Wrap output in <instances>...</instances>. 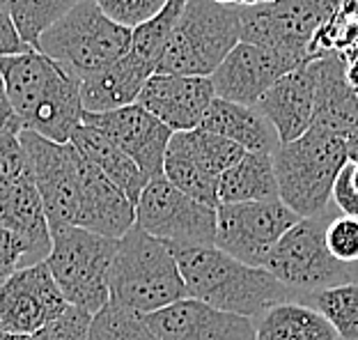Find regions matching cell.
<instances>
[{
	"instance_id": "6",
	"label": "cell",
	"mask_w": 358,
	"mask_h": 340,
	"mask_svg": "<svg viewBox=\"0 0 358 340\" xmlns=\"http://www.w3.org/2000/svg\"><path fill=\"white\" fill-rule=\"evenodd\" d=\"M239 42V7L218 5L214 0H186L157 64V74L211 78Z\"/></svg>"
},
{
	"instance_id": "37",
	"label": "cell",
	"mask_w": 358,
	"mask_h": 340,
	"mask_svg": "<svg viewBox=\"0 0 358 340\" xmlns=\"http://www.w3.org/2000/svg\"><path fill=\"white\" fill-rule=\"evenodd\" d=\"M26 51H30V46L23 44V39L16 32L10 5H7V0H0V58H10V55H19Z\"/></svg>"
},
{
	"instance_id": "23",
	"label": "cell",
	"mask_w": 358,
	"mask_h": 340,
	"mask_svg": "<svg viewBox=\"0 0 358 340\" xmlns=\"http://www.w3.org/2000/svg\"><path fill=\"white\" fill-rule=\"evenodd\" d=\"M200 129L223 136L246 152L273 155L280 145L273 127L255 106H241V104L218 99V97L211 101Z\"/></svg>"
},
{
	"instance_id": "21",
	"label": "cell",
	"mask_w": 358,
	"mask_h": 340,
	"mask_svg": "<svg viewBox=\"0 0 358 340\" xmlns=\"http://www.w3.org/2000/svg\"><path fill=\"white\" fill-rule=\"evenodd\" d=\"M69 143L74 145V150L90 166L99 170L110 184H115L134 207L138 205L141 193L150 184V180L134 164V159H129L108 136L90 125H78L74 134H71Z\"/></svg>"
},
{
	"instance_id": "8",
	"label": "cell",
	"mask_w": 358,
	"mask_h": 340,
	"mask_svg": "<svg viewBox=\"0 0 358 340\" xmlns=\"http://www.w3.org/2000/svg\"><path fill=\"white\" fill-rule=\"evenodd\" d=\"M347 0H271L239 7L241 42L313 60L315 37L336 19Z\"/></svg>"
},
{
	"instance_id": "9",
	"label": "cell",
	"mask_w": 358,
	"mask_h": 340,
	"mask_svg": "<svg viewBox=\"0 0 358 340\" xmlns=\"http://www.w3.org/2000/svg\"><path fill=\"white\" fill-rule=\"evenodd\" d=\"M329 214L301 221L282 234V239L268 255L264 269L303 302L308 295L333 285L352 283L349 267L340 264L327 248Z\"/></svg>"
},
{
	"instance_id": "28",
	"label": "cell",
	"mask_w": 358,
	"mask_h": 340,
	"mask_svg": "<svg viewBox=\"0 0 358 340\" xmlns=\"http://www.w3.org/2000/svg\"><path fill=\"white\" fill-rule=\"evenodd\" d=\"M327 318L340 340H358V283H343L308 295L303 302Z\"/></svg>"
},
{
	"instance_id": "12",
	"label": "cell",
	"mask_w": 358,
	"mask_h": 340,
	"mask_svg": "<svg viewBox=\"0 0 358 340\" xmlns=\"http://www.w3.org/2000/svg\"><path fill=\"white\" fill-rule=\"evenodd\" d=\"M21 143L28 152L32 182H35L48 228L76 225L80 212V166L83 157L71 143H53L42 136L23 132Z\"/></svg>"
},
{
	"instance_id": "7",
	"label": "cell",
	"mask_w": 358,
	"mask_h": 340,
	"mask_svg": "<svg viewBox=\"0 0 358 340\" xmlns=\"http://www.w3.org/2000/svg\"><path fill=\"white\" fill-rule=\"evenodd\" d=\"M120 239L101 237L76 225L51 230L46 267L69 306L96 315L110 302V269Z\"/></svg>"
},
{
	"instance_id": "41",
	"label": "cell",
	"mask_w": 358,
	"mask_h": 340,
	"mask_svg": "<svg viewBox=\"0 0 358 340\" xmlns=\"http://www.w3.org/2000/svg\"><path fill=\"white\" fill-rule=\"evenodd\" d=\"M349 276H352V283H358V264L349 267Z\"/></svg>"
},
{
	"instance_id": "35",
	"label": "cell",
	"mask_w": 358,
	"mask_h": 340,
	"mask_svg": "<svg viewBox=\"0 0 358 340\" xmlns=\"http://www.w3.org/2000/svg\"><path fill=\"white\" fill-rule=\"evenodd\" d=\"M331 200L336 202L340 214L358 218V159H349L340 170Z\"/></svg>"
},
{
	"instance_id": "32",
	"label": "cell",
	"mask_w": 358,
	"mask_h": 340,
	"mask_svg": "<svg viewBox=\"0 0 358 340\" xmlns=\"http://www.w3.org/2000/svg\"><path fill=\"white\" fill-rule=\"evenodd\" d=\"M327 248L340 264H358V218L340 214L327 223Z\"/></svg>"
},
{
	"instance_id": "18",
	"label": "cell",
	"mask_w": 358,
	"mask_h": 340,
	"mask_svg": "<svg viewBox=\"0 0 358 340\" xmlns=\"http://www.w3.org/2000/svg\"><path fill=\"white\" fill-rule=\"evenodd\" d=\"M315 85L317 67L315 60H310L275 80L271 90L257 101L255 108L273 127L280 145L296 141L313 129Z\"/></svg>"
},
{
	"instance_id": "26",
	"label": "cell",
	"mask_w": 358,
	"mask_h": 340,
	"mask_svg": "<svg viewBox=\"0 0 358 340\" xmlns=\"http://www.w3.org/2000/svg\"><path fill=\"white\" fill-rule=\"evenodd\" d=\"M255 340H340L322 313L313 306L285 302L255 320Z\"/></svg>"
},
{
	"instance_id": "31",
	"label": "cell",
	"mask_w": 358,
	"mask_h": 340,
	"mask_svg": "<svg viewBox=\"0 0 358 340\" xmlns=\"http://www.w3.org/2000/svg\"><path fill=\"white\" fill-rule=\"evenodd\" d=\"M32 180L28 152L21 143V129L0 132V189Z\"/></svg>"
},
{
	"instance_id": "36",
	"label": "cell",
	"mask_w": 358,
	"mask_h": 340,
	"mask_svg": "<svg viewBox=\"0 0 358 340\" xmlns=\"http://www.w3.org/2000/svg\"><path fill=\"white\" fill-rule=\"evenodd\" d=\"M28 267V250L14 232L0 225V283Z\"/></svg>"
},
{
	"instance_id": "38",
	"label": "cell",
	"mask_w": 358,
	"mask_h": 340,
	"mask_svg": "<svg viewBox=\"0 0 358 340\" xmlns=\"http://www.w3.org/2000/svg\"><path fill=\"white\" fill-rule=\"evenodd\" d=\"M3 129H21V127H19V122H16L10 97H7V90H5L3 74H0V132H3Z\"/></svg>"
},
{
	"instance_id": "10",
	"label": "cell",
	"mask_w": 358,
	"mask_h": 340,
	"mask_svg": "<svg viewBox=\"0 0 358 340\" xmlns=\"http://www.w3.org/2000/svg\"><path fill=\"white\" fill-rule=\"evenodd\" d=\"M136 228L173 248L214 246L216 209L184 196L164 175L154 177L136 205Z\"/></svg>"
},
{
	"instance_id": "24",
	"label": "cell",
	"mask_w": 358,
	"mask_h": 340,
	"mask_svg": "<svg viewBox=\"0 0 358 340\" xmlns=\"http://www.w3.org/2000/svg\"><path fill=\"white\" fill-rule=\"evenodd\" d=\"M164 177L184 196L218 209V175L195 152L189 132L173 134L164 159Z\"/></svg>"
},
{
	"instance_id": "40",
	"label": "cell",
	"mask_w": 358,
	"mask_h": 340,
	"mask_svg": "<svg viewBox=\"0 0 358 340\" xmlns=\"http://www.w3.org/2000/svg\"><path fill=\"white\" fill-rule=\"evenodd\" d=\"M218 5H227V7H241V5H250L253 0H214Z\"/></svg>"
},
{
	"instance_id": "5",
	"label": "cell",
	"mask_w": 358,
	"mask_h": 340,
	"mask_svg": "<svg viewBox=\"0 0 358 340\" xmlns=\"http://www.w3.org/2000/svg\"><path fill=\"white\" fill-rule=\"evenodd\" d=\"M129 48L131 30L110 21L94 0H83L39 37L35 51L83 80L122 60Z\"/></svg>"
},
{
	"instance_id": "15",
	"label": "cell",
	"mask_w": 358,
	"mask_h": 340,
	"mask_svg": "<svg viewBox=\"0 0 358 340\" xmlns=\"http://www.w3.org/2000/svg\"><path fill=\"white\" fill-rule=\"evenodd\" d=\"M83 125L108 136L129 159H134L148 180L164 175V159L173 132L141 104L110 113H83Z\"/></svg>"
},
{
	"instance_id": "33",
	"label": "cell",
	"mask_w": 358,
	"mask_h": 340,
	"mask_svg": "<svg viewBox=\"0 0 358 340\" xmlns=\"http://www.w3.org/2000/svg\"><path fill=\"white\" fill-rule=\"evenodd\" d=\"M94 3L117 26L136 30L164 10L168 0H94Z\"/></svg>"
},
{
	"instance_id": "11",
	"label": "cell",
	"mask_w": 358,
	"mask_h": 340,
	"mask_svg": "<svg viewBox=\"0 0 358 340\" xmlns=\"http://www.w3.org/2000/svg\"><path fill=\"white\" fill-rule=\"evenodd\" d=\"M301 221L282 200L218 205L216 248L248 267L264 269L282 234Z\"/></svg>"
},
{
	"instance_id": "19",
	"label": "cell",
	"mask_w": 358,
	"mask_h": 340,
	"mask_svg": "<svg viewBox=\"0 0 358 340\" xmlns=\"http://www.w3.org/2000/svg\"><path fill=\"white\" fill-rule=\"evenodd\" d=\"M315 67L313 129L349 143L358 132V90L349 83L343 55L327 53L315 58Z\"/></svg>"
},
{
	"instance_id": "27",
	"label": "cell",
	"mask_w": 358,
	"mask_h": 340,
	"mask_svg": "<svg viewBox=\"0 0 358 340\" xmlns=\"http://www.w3.org/2000/svg\"><path fill=\"white\" fill-rule=\"evenodd\" d=\"M186 0H168L166 7L143 26L131 30V48L129 55L141 64H145L152 74H157V64L166 51V44L177 26L179 16L184 12Z\"/></svg>"
},
{
	"instance_id": "2",
	"label": "cell",
	"mask_w": 358,
	"mask_h": 340,
	"mask_svg": "<svg viewBox=\"0 0 358 340\" xmlns=\"http://www.w3.org/2000/svg\"><path fill=\"white\" fill-rule=\"evenodd\" d=\"M175 257L189 297L218 311L259 320L273 306L296 302V295L266 269L243 264L216 246L175 248Z\"/></svg>"
},
{
	"instance_id": "14",
	"label": "cell",
	"mask_w": 358,
	"mask_h": 340,
	"mask_svg": "<svg viewBox=\"0 0 358 340\" xmlns=\"http://www.w3.org/2000/svg\"><path fill=\"white\" fill-rule=\"evenodd\" d=\"M67 309L46 262L23 267L0 283V331L35 336Z\"/></svg>"
},
{
	"instance_id": "25",
	"label": "cell",
	"mask_w": 358,
	"mask_h": 340,
	"mask_svg": "<svg viewBox=\"0 0 358 340\" xmlns=\"http://www.w3.org/2000/svg\"><path fill=\"white\" fill-rule=\"evenodd\" d=\"M280 200L273 159L262 152H246L218 180V205Z\"/></svg>"
},
{
	"instance_id": "1",
	"label": "cell",
	"mask_w": 358,
	"mask_h": 340,
	"mask_svg": "<svg viewBox=\"0 0 358 340\" xmlns=\"http://www.w3.org/2000/svg\"><path fill=\"white\" fill-rule=\"evenodd\" d=\"M0 74L23 132L69 143L74 129L83 125L80 80L74 74L35 48L0 58Z\"/></svg>"
},
{
	"instance_id": "20",
	"label": "cell",
	"mask_w": 358,
	"mask_h": 340,
	"mask_svg": "<svg viewBox=\"0 0 358 340\" xmlns=\"http://www.w3.org/2000/svg\"><path fill=\"white\" fill-rule=\"evenodd\" d=\"M0 225L23 241L28 267L46 262L51 253V228L35 182L26 180L0 189Z\"/></svg>"
},
{
	"instance_id": "30",
	"label": "cell",
	"mask_w": 358,
	"mask_h": 340,
	"mask_svg": "<svg viewBox=\"0 0 358 340\" xmlns=\"http://www.w3.org/2000/svg\"><path fill=\"white\" fill-rule=\"evenodd\" d=\"M87 340H159L152 334L143 315L127 311L115 302H108L92 315Z\"/></svg>"
},
{
	"instance_id": "39",
	"label": "cell",
	"mask_w": 358,
	"mask_h": 340,
	"mask_svg": "<svg viewBox=\"0 0 358 340\" xmlns=\"http://www.w3.org/2000/svg\"><path fill=\"white\" fill-rule=\"evenodd\" d=\"M0 340H37V338L28 336V334H10V331H0Z\"/></svg>"
},
{
	"instance_id": "16",
	"label": "cell",
	"mask_w": 358,
	"mask_h": 340,
	"mask_svg": "<svg viewBox=\"0 0 358 340\" xmlns=\"http://www.w3.org/2000/svg\"><path fill=\"white\" fill-rule=\"evenodd\" d=\"M145 322L159 340H255V322L218 311L205 302L186 297L152 315Z\"/></svg>"
},
{
	"instance_id": "42",
	"label": "cell",
	"mask_w": 358,
	"mask_h": 340,
	"mask_svg": "<svg viewBox=\"0 0 358 340\" xmlns=\"http://www.w3.org/2000/svg\"><path fill=\"white\" fill-rule=\"evenodd\" d=\"M253 3H271V0H253ZM253 3H250V5H253Z\"/></svg>"
},
{
	"instance_id": "13",
	"label": "cell",
	"mask_w": 358,
	"mask_h": 340,
	"mask_svg": "<svg viewBox=\"0 0 358 340\" xmlns=\"http://www.w3.org/2000/svg\"><path fill=\"white\" fill-rule=\"evenodd\" d=\"M306 62L310 60L275 48L239 42L211 74V85L218 99L241 106H257V101L271 90L275 80Z\"/></svg>"
},
{
	"instance_id": "17",
	"label": "cell",
	"mask_w": 358,
	"mask_h": 340,
	"mask_svg": "<svg viewBox=\"0 0 358 340\" xmlns=\"http://www.w3.org/2000/svg\"><path fill=\"white\" fill-rule=\"evenodd\" d=\"M214 99L216 92L211 78L152 74L145 80L136 104L150 111L173 134H179L200 129Z\"/></svg>"
},
{
	"instance_id": "34",
	"label": "cell",
	"mask_w": 358,
	"mask_h": 340,
	"mask_svg": "<svg viewBox=\"0 0 358 340\" xmlns=\"http://www.w3.org/2000/svg\"><path fill=\"white\" fill-rule=\"evenodd\" d=\"M92 325V315L69 306L58 320L46 325L42 331H37V340H87V331Z\"/></svg>"
},
{
	"instance_id": "22",
	"label": "cell",
	"mask_w": 358,
	"mask_h": 340,
	"mask_svg": "<svg viewBox=\"0 0 358 340\" xmlns=\"http://www.w3.org/2000/svg\"><path fill=\"white\" fill-rule=\"evenodd\" d=\"M150 76L152 71L127 53L108 69L80 80L83 113H110L131 106L138 101V94Z\"/></svg>"
},
{
	"instance_id": "29",
	"label": "cell",
	"mask_w": 358,
	"mask_h": 340,
	"mask_svg": "<svg viewBox=\"0 0 358 340\" xmlns=\"http://www.w3.org/2000/svg\"><path fill=\"white\" fill-rule=\"evenodd\" d=\"M80 3L83 0H7L16 32L30 48H35L39 37Z\"/></svg>"
},
{
	"instance_id": "4",
	"label": "cell",
	"mask_w": 358,
	"mask_h": 340,
	"mask_svg": "<svg viewBox=\"0 0 358 340\" xmlns=\"http://www.w3.org/2000/svg\"><path fill=\"white\" fill-rule=\"evenodd\" d=\"M280 200L301 218L329 212L340 170L349 161L347 141L310 129L301 139L278 145L271 155Z\"/></svg>"
},
{
	"instance_id": "3",
	"label": "cell",
	"mask_w": 358,
	"mask_h": 340,
	"mask_svg": "<svg viewBox=\"0 0 358 340\" xmlns=\"http://www.w3.org/2000/svg\"><path fill=\"white\" fill-rule=\"evenodd\" d=\"M186 297L175 248L134 225L113 260L110 302L145 318Z\"/></svg>"
}]
</instances>
